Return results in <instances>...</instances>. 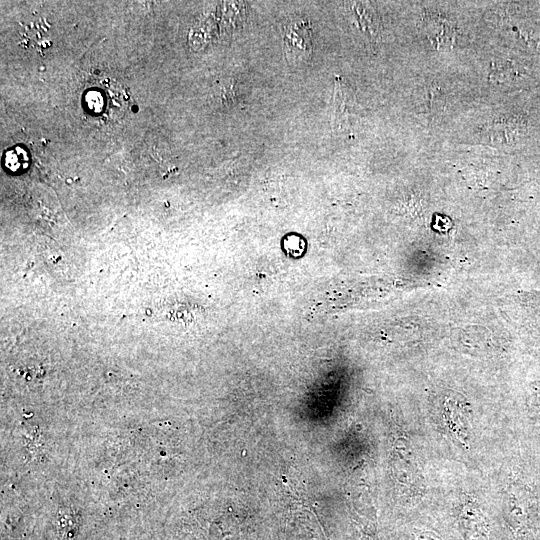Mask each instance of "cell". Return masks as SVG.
<instances>
[{
    "instance_id": "6",
    "label": "cell",
    "mask_w": 540,
    "mask_h": 540,
    "mask_svg": "<svg viewBox=\"0 0 540 540\" xmlns=\"http://www.w3.org/2000/svg\"><path fill=\"white\" fill-rule=\"evenodd\" d=\"M421 107L424 113H439L445 105V94L436 83H431L422 89Z\"/></svg>"
},
{
    "instance_id": "9",
    "label": "cell",
    "mask_w": 540,
    "mask_h": 540,
    "mask_svg": "<svg viewBox=\"0 0 540 540\" xmlns=\"http://www.w3.org/2000/svg\"><path fill=\"white\" fill-rule=\"evenodd\" d=\"M538 397L540 398V392H539V394H538Z\"/></svg>"
},
{
    "instance_id": "3",
    "label": "cell",
    "mask_w": 540,
    "mask_h": 540,
    "mask_svg": "<svg viewBox=\"0 0 540 540\" xmlns=\"http://www.w3.org/2000/svg\"><path fill=\"white\" fill-rule=\"evenodd\" d=\"M353 117V101L341 77H335L331 124L336 133H344L351 129Z\"/></svg>"
},
{
    "instance_id": "8",
    "label": "cell",
    "mask_w": 540,
    "mask_h": 540,
    "mask_svg": "<svg viewBox=\"0 0 540 540\" xmlns=\"http://www.w3.org/2000/svg\"><path fill=\"white\" fill-rule=\"evenodd\" d=\"M420 540H438V539H435V538L430 534V535H422V537L420 538Z\"/></svg>"
},
{
    "instance_id": "4",
    "label": "cell",
    "mask_w": 540,
    "mask_h": 540,
    "mask_svg": "<svg viewBox=\"0 0 540 540\" xmlns=\"http://www.w3.org/2000/svg\"><path fill=\"white\" fill-rule=\"evenodd\" d=\"M526 122L519 115H505L486 126L485 134L495 142H512L525 131Z\"/></svg>"
},
{
    "instance_id": "7",
    "label": "cell",
    "mask_w": 540,
    "mask_h": 540,
    "mask_svg": "<svg viewBox=\"0 0 540 540\" xmlns=\"http://www.w3.org/2000/svg\"><path fill=\"white\" fill-rule=\"evenodd\" d=\"M513 71V66L509 61L495 60L492 62L489 78L497 82L505 81L512 77Z\"/></svg>"
},
{
    "instance_id": "5",
    "label": "cell",
    "mask_w": 540,
    "mask_h": 540,
    "mask_svg": "<svg viewBox=\"0 0 540 540\" xmlns=\"http://www.w3.org/2000/svg\"><path fill=\"white\" fill-rule=\"evenodd\" d=\"M346 7L360 32L375 42L380 34V21L373 7L366 2H349Z\"/></svg>"
},
{
    "instance_id": "2",
    "label": "cell",
    "mask_w": 540,
    "mask_h": 540,
    "mask_svg": "<svg viewBox=\"0 0 540 540\" xmlns=\"http://www.w3.org/2000/svg\"><path fill=\"white\" fill-rule=\"evenodd\" d=\"M422 28L431 44L438 50L450 49L455 44V23L441 13L426 12L422 17Z\"/></svg>"
},
{
    "instance_id": "1",
    "label": "cell",
    "mask_w": 540,
    "mask_h": 540,
    "mask_svg": "<svg viewBox=\"0 0 540 540\" xmlns=\"http://www.w3.org/2000/svg\"><path fill=\"white\" fill-rule=\"evenodd\" d=\"M282 31L287 56L296 61L307 59L312 52L311 29L308 21L300 17L288 19Z\"/></svg>"
}]
</instances>
